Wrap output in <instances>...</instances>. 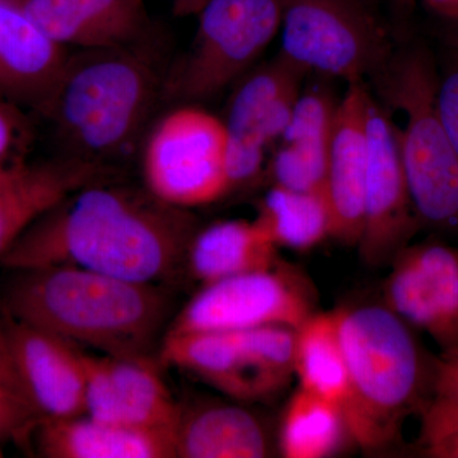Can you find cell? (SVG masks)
<instances>
[{
    "mask_svg": "<svg viewBox=\"0 0 458 458\" xmlns=\"http://www.w3.org/2000/svg\"><path fill=\"white\" fill-rule=\"evenodd\" d=\"M198 221L191 210L113 180L78 190L32 223L0 265L20 271L75 267L164 285L182 267Z\"/></svg>",
    "mask_w": 458,
    "mask_h": 458,
    "instance_id": "1",
    "label": "cell"
},
{
    "mask_svg": "<svg viewBox=\"0 0 458 458\" xmlns=\"http://www.w3.org/2000/svg\"><path fill=\"white\" fill-rule=\"evenodd\" d=\"M3 291L5 318L105 355L153 360L172 316L164 285L75 267L13 271Z\"/></svg>",
    "mask_w": 458,
    "mask_h": 458,
    "instance_id": "2",
    "label": "cell"
},
{
    "mask_svg": "<svg viewBox=\"0 0 458 458\" xmlns=\"http://www.w3.org/2000/svg\"><path fill=\"white\" fill-rule=\"evenodd\" d=\"M349 394L344 405L352 442L381 454L401 442L406 419L433 396L437 360L415 330L384 303L336 309Z\"/></svg>",
    "mask_w": 458,
    "mask_h": 458,
    "instance_id": "3",
    "label": "cell"
},
{
    "mask_svg": "<svg viewBox=\"0 0 458 458\" xmlns=\"http://www.w3.org/2000/svg\"><path fill=\"white\" fill-rule=\"evenodd\" d=\"M149 40L69 55L45 114L65 156L107 165L138 146L167 73Z\"/></svg>",
    "mask_w": 458,
    "mask_h": 458,
    "instance_id": "4",
    "label": "cell"
},
{
    "mask_svg": "<svg viewBox=\"0 0 458 458\" xmlns=\"http://www.w3.org/2000/svg\"><path fill=\"white\" fill-rule=\"evenodd\" d=\"M439 74L421 47L393 54L373 78L390 108L405 116L400 152L412 207L421 227L458 232V155L438 107Z\"/></svg>",
    "mask_w": 458,
    "mask_h": 458,
    "instance_id": "5",
    "label": "cell"
},
{
    "mask_svg": "<svg viewBox=\"0 0 458 458\" xmlns=\"http://www.w3.org/2000/svg\"><path fill=\"white\" fill-rule=\"evenodd\" d=\"M191 47L165 73L162 99L216 98L249 73L282 25V0H208Z\"/></svg>",
    "mask_w": 458,
    "mask_h": 458,
    "instance_id": "6",
    "label": "cell"
},
{
    "mask_svg": "<svg viewBox=\"0 0 458 458\" xmlns=\"http://www.w3.org/2000/svg\"><path fill=\"white\" fill-rule=\"evenodd\" d=\"M225 120L197 104L177 105L148 132L141 152L144 185L181 209L216 203L231 194Z\"/></svg>",
    "mask_w": 458,
    "mask_h": 458,
    "instance_id": "7",
    "label": "cell"
},
{
    "mask_svg": "<svg viewBox=\"0 0 458 458\" xmlns=\"http://www.w3.org/2000/svg\"><path fill=\"white\" fill-rule=\"evenodd\" d=\"M282 49L309 73L363 82L393 55L387 36L361 0H282Z\"/></svg>",
    "mask_w": 458,
    "mask_h": 458,
    "instance_id": "8",
    "label": "cell"
},
{
    "mask_svg": "<svg viewBox=\"0 0 458 458\" xmlns=\"http://www.w3.org/2000/svg\"><path fill=\"white\" fill-rule=\"evenodd\" d=\"M306 280L279 261L203 285L171 321L167 333L237 331L265 325L298 328L315 313Z\"/></svg>",
    "mask_w": 458,
    "mask_h": 458,
    "instance_id": "9",
    "label": "cell"
},
{
    "mask_svg": "<svg viewBox=\"0 0 458 458\" xmlns=\"http://www.w3.org/2000/svg\"><path fill=\"white\" fill-rule=\"evenodd\" d=\"M307 73L279 53L241 78L223 119L231 191L254 182L264 171L267 150L284 131Z\"/></svg>",
    "mask_w": 458,
    "mask_h": 458,
    "instance_id": "10",
    "label": "cell"
},
{
    "mask_svg": "<svg viewBox=\"0 0 458 458\" xmlns=\"http://www.w3.org/2000/svg\"><path fill=\"white\" fill-rule=\"evenodd\" d=\"M369 171L358 251L369 267H390L421 228L401 159L399 129L376 98L369 106Z\"/></svg>",
    "mask_w": 458,
    "mask_h": 458,
    "instance_id": "11",
    "label": "cell"
},
{
    "mask_svg": "<svg viewBox=\"0 0 458 458\" xmlns=\"http://www.w3.org/2000/svg\"><path fill=\"white\" fill-rule=\"evenodd\" d=\"M382 303L432 337L442 355L458 352V249L438 240L410 243L390 265Z\"/></svg>",
    "mask_w": 458,
    "mask_h": 458,
    "instance_id": "12",
    "label": "cell"
},
{
    "mask_svg": "<svg viewBox=\"0 0 458 458\" xmlns=\"http://www.w3.org/2000/svg\"><path fill=\"white\" fill-rule=\"evenodd\" d=\"M86 415L117 426L176 432L182 406L153 360L83 352Z\"/></svg>",
    "mask_w": 458,
    "mask_h": 458,
    "instance_id": "13",
    "label": "cell"
},
{
    "mask_svg": "<svg viewBox=\"0 0 458 458\" xmlns=\"http://www.w3.org/2000/svg\"><path fill=\"white\" fill-rule=\"evenodd\" d=\"M110 165L72 156L0 162V256L33 222L78 190L113 180Z\"/></svg>",
    "mask_w": 458,
    "mask_h": 458,
    "instance_id": "14",
    "label": "cell"
},
{
    "mask_svg": "<svg viewBox=\"0 0 458 458\" xmlns=\"http://www.w3.org/2000/svg\"><path fill=\"white\" fill-rule=\"evenodd\" d=\"M370 98L372 93L364 82L349 83L342 101L337 102L328 147L327 195L331 237L349 247H358L363 229Z\"/></svg>",
    "mask_w": 458,
    "mask_h": 458,
    "instance_id": "15",
    "label": "cell"
},
{
    "mask_svg": "<svg viewBox=\"0 0 458 458\" xmlns=\"http://www.w3.org/2000/svg\"><path fill=\"white\" fill-rule=\"evenodd\" d=\"M161 361L189 370L238 401H262L288 386L260 360L241 331L165 333Z\"/></svg>",
    "mask_w": 458,
    "mask_h": 458,
    "instance_id": "16",
    "label": "cell"
},
{
    "mask_svg": "<svg viewBox=\"0 0 458 458\" xmlns=\"http://www.w3.org/2000/svg\"><path fill=\"white\" fill-rule=\"evenodd\" d=\"M18 375L42 418L86 415V369L80 346L49 331L5 318Z\"/></svg>",
    "mask_w": 458,
    "mask_h": 458,
    "instance_id": "17",
    "label": "cell"
},
{
    "mask_svg": "<svg viewBox=\"0 0 458 458\" xmlns=\"http://www.w3.org/2000/svg\"><path fill=\"white\" fill-rule=\"evenodd\" d=\"M69 55L16 3L0 0V101L45 116Z\"/></svg>",
    "mask_w": 458,
    "mask_h": 458,
    "instance_id": "18",
    "label": "cell"
},
{
    "mask_svg": "<svg viewBox=\"0 0 458 458\" xmlns=\"http://www.w3.org/2000/svg\"><path fill=\"white\" fill-rule=\"evenodd\" d=\"M42 31L80 50L125 47L152 38L144 0H12Z\"/></svg>",
    "mask_w": 458,
    "mask_h": 458,
    "instance_id": "19",
    "label": "cell"
},
{
    "mask_svg": "<svg viewBox=\"0 0 458 458\" xmlns=\"http://www.w3.org/2000/svg\"><path fill=\"white\" fill-rule=\"evenodd\" d=\"M336 107L327 89L301 92L267 167L273 185L327 192L328 147Z\"/></svg>",
    "mask_w": 458,
    "mask_h": 458,
    "instance_id": "20",
    "label": "cell"
},
{
    "mask_svg": "<svg viewBox=\"0 0 458 458\" xmlns=\"http://www.w3.org/2000/svg\"><path fill=\"white\" fill-rule=\"evenodd\" d=\"M31 441L49 458L176 457L174 432L117 426L89 415L41 418Z\"/></svg>",
    "mask_w": 458,
    "mask_h": 458,
    "instance_id": "21",
    "label": "cell"
},
{
    "mask_svg": "<svg viewBox=\"0 0 458 458\" xmlns=\"http://www.w3.org/2000/svg\"><path fill=\"white\" fill-rule=\"evenodd\" d=\"M176 457L262 458L271 439L261 419L242 406L207 403L181 411L174 432Z\"/></svg>",
    "mask_w": 458,
    "mask_h": 458,
    "instance_id": "22",
    "label": "cell"
},
{
    "mask_svg": "<svg viewBox=\"0 0 458 458\" xmlns=\"http://www.w3.org/2000/svg\"><path fill=\"white\" fill-rule=\"evenodd\" d=\"M278 246L255 221H222L199 228L186 256V269L201 285L267 269L278 262Z\"/></svg>",
    "mask_w": 458,
    "mask_h": 458,
    "instance_id": "23",
    "label": "cell"
},
{
    "mask_svg": "<svg viewBox=\"0 0 458 458\" xmlns=\"http://www.w3.org/2000/svg\"><path fill=\"white\" fill-rule=\"evenodd\" d=\"M295 375L301 388L344 409L349 394L348 367L335 310L312 313L297 328Z\"/></svg>",
    "mask_w": 458,
    "mask_h": 458,
    "instance_id": "24",
    "label": "cell"
},
{
    "mask_svg": "<svg viewBox=\"0 0 458 458\" xmlns=\"http://www.w3.org/2000/svg\"><path fill=\"white\" fill-rule=\"evenodd\" d=\"M352 441L343 406L298 388L286 403L279 450L286 458H325Z\"/></svg>",
    "mask_w": 458,
    "mask_h": 458,
    "instance_id": "25",
    "label": "cell"
},
{
    "mask_svg": "<svg viewBox=\"0 0 458 458\" xmlns=\"http://www.w3.org/2000/svg\"><path fill=\"white\" fill-rule=\"evenodd\" d=\"M255 221L278 247L309 251L331 237L327 192L295 191L273 185L262 199Z\"/></svg>",
    "mask_w": 458,
    "mask_h": 458,
    "instance_id": "26",
    "label": "cell"
},
{
    "mask_svg": "<svg viewBox=\"0 0 458 458\" xmlns=\"http://www.w3.org/2000/svg\"><path fill=\"white\" fill-rule=\"evenodd\" d=\"M421 451L428 457L458 458V403L433 394L420 411Z\"/></svg>",
    "mask_w": 458,
    "mask_h": 458,
    "instance_id": "27",
    "label": "cell"
},
{
    "mask_svg": "<svg viewBox=\"0 0 458 458\" xmlns=\"http://www.w3.org/2000/svg\"><path fill=\"white\" fill-rule=\"evenodd\" d=\"M41 418L25 400L0 387V441H31Z\"/></svg>",
    "mask_w": 458,
    "mask_h": 458,
    "instance_id": "28",
    "label": "cell"
},
{
    "mask_svg": "<svg viewBox=\"0 0 458 458\" xmlns=\"http://www.w3.org/2000/svg\"><path fill=\"white\" fill-rule=\"evenodd\" d=\"M29 111L0 101V162L26 156L32 135Z\"/></svg>",
    "mask_w": 458,
    "mask_h": 458,
    "instance_id": "29",
    "label": "cell"
},
{
    "mask_svg": "<svg viewBox=\"0 0 458 458\" xmlns=\"http://www.w3.org/2000/svg\"><path fill=\"white\" fill-rule=\"evenodd\" d=\"M437 107L458 155V55L452 51L447 65L439 74Z\"/></svg>",
    "mask_w": 458,
    "mask_h": 458,
    "instance_id": "30",
    "label": "cell"
},
{
    "mask_svg": "<svg viewBox=\"0 0 458 458\" xmlns=\"http://www.w3.org/2000/svg\"><path fill=\"white\" fill-rule=\"evenodd\" d=\"M0 387L5 388L9 393L25 400L33 408L31 401L27 396L22 381H21L20 375H18L16 361H14L13 352H12L11 342H9L4 321H0Z\"/></svg>",
    "mask_w": 458,
    "mask_h": 458,
    "instance_id": "31",
    "label": "cell"
},
{
    "mask_svg": "<svg viewBox=\"0 0 458 458\" xmlns=\"http://www.w3.org/2000/svg\"><path fill=\"white\" fill-rule=\"evenodd\" d=\"M433 394L458 403V352L437 360Z\"/></svg>",
    "mask_w": 458,
    "mask_h": 458,
    "instance_id": "32",
    "label": "cell"
},
{
    "mask_svg": "<svg viewBox=\"0 0 458 458\" xmlns=\"http://www.w3.org/2000/svg\"><path fill=\"white\" fill-rule=\"evenodd\" d=\"M445 21L458 20V0H424Z\"/></svg>",
    "mask_w": 458,
    "mask_h": 458,
    "instance_id": "33",
    "label": "cell"
},
{
    "mask_svg": "<svg viewBox=\"0 0 458 458\" xmlns=\"http://www.w3.org/2000/svg\"><path fill=\"white\" fill-rule=\"evenodd\" d=\"M172 11L176 16H198L199 12L207 4L208 0H170Z\"/></svg>",
    "mask_w": 458,
    "mask_h": 458,
    "instance_id": "34",
    "label": "cell"
},
{
    "mask_svg": "<svg viewBox=\"0 0 458 458\" xmlns=\"http://www.w3.org/2000/svg\"><path fill=\"white\" fill-rule=\"evenodd\" d=\"M445 31H443V38H445V44L452 53L458 55V20L445 21Z\"/></svg>",
    "mask_w": 458,
    "mask_h": 458,
    "instance_id": "35",
    "label": "cell"
},
{
    "mask_svg": "<svg viewBox=\"0 0 458 458\" xmlns=\"http://www.w3.org/2000/svg\"><path fill=\"white\" fill-rule=\"evenodd\" d=\"M397 4H400L401 7L409 8L411 7V5H414V3L417 2V0H396Z\"/></svg>",
    "mask_w": 458,
    "mask_h": 458,
    "instance_id": "36",
    "label": "cell"
},
{
    "mask_svg": "<svg viewBox=\"0 0 458 458\" xmlns=\"http://www.w3.org/2000/svg\"><path fill=\"white\" fill-rule=\"evenodd\" d=\"M361 2L366 3V4L369 5V7L370 4H372V0H361Z\"/></svg>",
    "mask_w": 458,
    "mask_h": 458,
    "instance_id": "37",
    "label": "cell"
},
{
    "mask_svg": "<svg viewBox=\"0 0 458 458\" xmlns=\"http://www.w3.org/2000/svg\"><path fill=\"white\" fill-rule=\"evenodd\" d=\"M9 2H12V0H9Z\"/></svg>",
    "mask_w": 458,
    "mask_h": 458,
    "instance_id": "38",
    "label": "cell"
}]
</instances>
